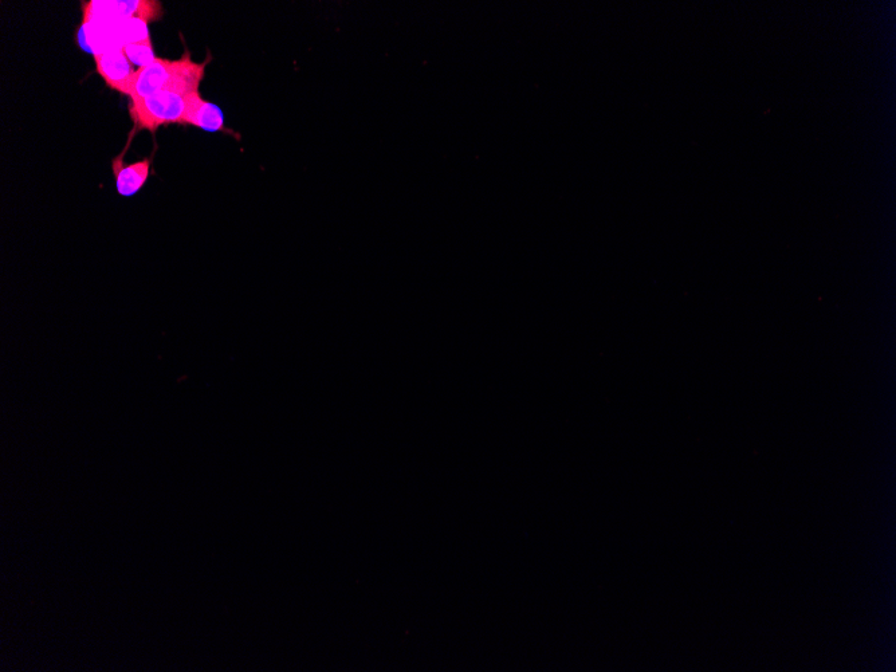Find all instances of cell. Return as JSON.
Here are the masks:
<instances>
[{"mask_svg":"<svg viewBox=\"0 0 896 672\" xmlns=\"http://www.w3.org/2000/svg\"><path fill=\"white\" fill-rule=\"evenodd\" d=\"M176 60L156 58L153 64L137 69L131 90V100H139L168 89L174 76Z\"/></svg>","mask_w":896,"mask_h":672,"instance_id":"5b68a950","label":"cell"},{"mask_svg":"<svg viewBox=\"0 0 896 672\" xmlns=\"http://www.w3.org/2000/svg\"><path fill=\"white\" fill-rule=\"evenodd\" d=\"M184 98H186V110H184L182 124L192 125V127L210 133L223 132L227 135H235V132L230 131L224 125L223 110L218 105L204 100L199 92L188 94Z\"/></svg>","mask_w":896,"mask_h":672,"instance_id":"277c9868","label":"cell"},{"mask_svg":"<svg viewBox=\"0 0 896 672\" xmlns=\"http://www.w3.org/2000/svg\"><path fill=\"white\" fill-rule=\"evenodd\" d=\"M208 62H210V57L203 64H196L191 60L190 53L184 54L180 60H176L174 76L168 85V92H174L183 97L199 92Z\"/></svg>","mask_w":896,"mask_h":672,"instance_id":"52a82bcc","label":"cell"},{"mask_svg":"<svg viewBox=\"0 0 896 672\" xmlns=\"http://www.w3.org/2000/svg\"><path fill=\"white\" fill-rule=\"evenodd\" d=\"M94 62H96L97 73L100 74L108 88L125 94V96H131L136 70L133 69L125 55L123 47H113V49L94 54Z\"/></svg>","mask_w":896,"mask_h":672,"instance_id":"3957f363","label":"cell"},{"mask_svg":"<svg viewBox=\"0 0 896 672\" xmlns=\"http://www.w3.org/2000/svg\"><path fill=\"white\" fill-rule=\"evenodd\" d=\"M151 159H144L133 164H124L123 155L113 159L117 192L123 198H132L139 194L151 174Z\"/></svg>","mask_w":896,"mask_h":672,"instance_id":"8992f818","label":"cell"},{"mask_svg":"<svg viewBox=\"0 0 896 672\" xmlns=\"http://www.w3.org/2000/svg\"><path fill=\"white\" fill-rule=\"evenodd\" d=\"M123 47L125 55L132 65H136L137 69L145 68V66L153 64L156 61L155 53L151 39L148 41L125 43Z\"/></svg>","mask_w":896,"mask_h":672,"instance_id":"ba28073f","label":"cell"},{"mask_svg":"<svg viewBox=\"0 0 896 672\" xmlns=\"http://www.w3.org/2000/svg\"><path fill=\"white\" fill-rule=\"evenodd\" d=\"M186 98L163 90L152 96L131 100L129 112L137 129L156 133L163 125L182 124Z\"/></svg>","mask_w":896,"mask_h":672,"instance_id":"7a4b0ae2","label":"cell"},{"mask_svg":"<svg viewBox=\"0 0 896 672\" xmlns=\"http://www.w3.org/2000/svg\"><path fill=\"white\" fill-rule=\"evenodd\" d=\"M82 25L127 22L140 19L145 23L157 22L163 17V6L156 0H92L85 3Z\"/></svg>","mask_w":896,"mask_h":672,"instance_id":"6da1fadb","label":"cell"}]
</instances>
